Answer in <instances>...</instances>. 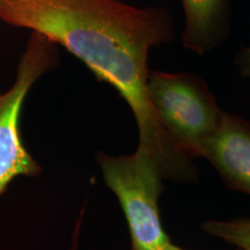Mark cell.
<instances>
[{
	"mask_svg": "<svg viewBox=\"0 0 250 250\" xmlns=\"http://www.w3.org/2000/svg\"><path fill=\"white\" fill-rule=\"evenodd\" d=\"M98 162L126 218L131 250H160L170 243L159 211L165 179L159 166L139 149L121 156L99 153Z\"/></svg>",
	"mask_w": 250,
	"mask_h": 250,
	"instance_id": "cell-3",
	"label": "cell"
},
{
	"mask_svg": "<svg viewBox=\"0 0 250 250\" xmlns=\"http://www.w3.org/2000/svg\"><path fill=\"white\" fill-rule=\"evenodd\" d=\"M56 43L31 33L11 88L0 93V196L18 176H37L41 167L24 147L20 131L23 102L34 83L57 65Z\"/></svg>",
	"mask_w": 250,
	"mask_h": 250,
	"instance_id": "cell-4",
	"label": "cell"
},
{
	"mask_svg": "<svg viewBox=\"0 0 250 250\" xmlns=\"http://www.w3.org/2000/svg\"><path fill=\"white\" fill-rule=\"evenodd\" d=\"M235 62L241 76L250 78V48H243L237 54Z\"/></svg>",
	"mask_w": 250,
	"mask_h": 250,
	"instance_id": "cell-8",
	"label": "cell"
},
{
	"mask_svg": "<svg viewBox=\"0 0 250 250\" xmlns=\"http://www.w3.org/2000/svg\"><path fill=\"white\" fill-rule=\"evenodd\" d=\"M81 219H83V217H79V219H78V221L76 224V228H74V232H73V234H72V241H71L70 250H78V247H79Z\"/></svg>",
	"mask_w": 250,
	"mask_h": 250,
	"instance_id": "cell-9",
	"label": "cell"
},
{
	"mask_svg": "<svg viewBox=\"0 0 250 250\" xmlns=\"http://www.w3.org/2000/svg\"><path fill=\"white\" fill-rule=\"evenodd\" d=\"M0 21L46 37L114 87L136 117L138 148L168 180L192 164L171 142L148 95V52L174 37L166 8L136 7L123 0H0Z\"/></svg>",
	"mask_w": 250,
	"mask_h": 250,
	"instance_id": "cell-1",
	"label": "cell"
},
{
	"mask_svg": "<svg viewBox=\"0 0 250 250\" xmlns=\"http://www.w3.org/2000/svg\"><path fill=\"white\" fill-rule=\"evenodd\" d=\"M203 230L212 236L239 247L242 250H250V219H239L233 221H205Z\"/></svg>",
	"mask_w": 250,
	"mask_h": 250,
	"instance_id": "cell-7",
	"label": "cell"
},
{
	"mask_svg": "<svg viewBox=\"0 0 250 250\" xmlns=\"http://www.w3.org/2000/svg\"><path fill=\"white\" fill-rule=\"evenodd\" d=\"M147 88L156 117L174 145L187 158H201L203 145L224 115L206 83L195 74L149 71Z\"/></svg>",
	"mask_w": 250,
	"mask_h": 250,
	"instance_id": "cell-2",
	"label": "cell"
},
{
	"mask_svg": "<svg viewBox=\"0 0 250 250\" xmlns=\"http://www.w3.org/2000/svg\"><path fill=\"white\" fill-rule=\"evenodd\" d=\"M201 156L208 159L229 189L250 195V124L224 111L218 129L206 140Z\"/></svg>",
	"mask_w": 250,
	"mask_h": 250,
	"instance_id": "cell-5",
	"label": "cell"
},
{
	"mask_svg": "<svg viewBox=\"0 0 250 250\" xmlns=\"http://www.w3.org/2000/svg\"><path fill=\"white\" fill-rule=\"evenodd\" d=\"M184 12L182 44L197 55L220 45L228 33L227 0H181Z\"/></svg>",
	"mask_w": 250,
	"mask_h": 250,
	"instance_id": "cell-6",
	"label": "cell"
},
{
	"mask_svg": "<svg viewBox=\"0 0 250 250\" xmlns=\"http://www.w3.org/2000/svg\"><path fill=\"white\" fill-rule=\"evenodd\" d=\"M160 250H183V249H181L180 247H177V246H175V245H173V243H168L167 246H165L164 248H161ZM239 250H242V249H239Z\"/></svg>",
	"mask_w": 250,
	"mask_h": 250,
	"instance_id": "cell-10",
	"label": "cell"
}]
</instances>
